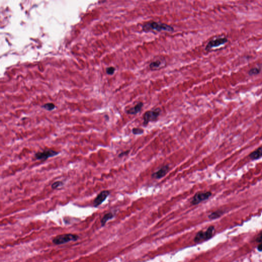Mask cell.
Wrapping results in <instances>:
<instances>
[{"mask_svg":"<svg viewBox=\"0 0 262 262\" xmlns=\"http://www.w3.org/2000/svg\"><path fill=\"white\" fill-rule=\"evenodd\" d=\"M143 105L144 104L142 102H139L135 106L127 111V113L129 115H136L141 111Z\"/></svg>","mask_w":262,"mask_h":262,"instance_id":"obj_11","label":"cell"},{"mask_svg":"<svg viewBox=\"0 0 262 262\" xmlns=\"http://www.w3.org/2000/svg\"><path fill=\"white\" fill-rule=\"evenodd\" d=\"M115 71V68L113 67L107 68L106 69V73L109 75H113Z\"/></svg>","mask_w":262,"mask_h":262,"instance_id":"obj_19","label":"cell"},{"mask_svg":"<svg viewBox=\"0 0 262 262\" xmlns=\"http://www.w3.org/2000/svg\"><path fill=\"white\" fill-rule=\"evenodd\" d=\"M63 185H64V183L63 182L58 181H56V182H54L53 183H52L51 185V188L53 189H55L61 186H63Z\"/></svg>","mask_w":262,"mask_h":262,"instance_id":"obj_18","label":"cell"},{"mask_svg":"<svg viewBox=\"0 0 262 262\" xmlns=\"http://www.w3.org/2000/svg\"><path fill=\"white\" fill-rule=\"evenodd\" d=\"M110 195V191L108 190L102 191L98 194L96 197L93 201V206L97 207L98 206L100 205Z\"/></svg>","mask_w":262,"mask_h":262,"instance_id":"obj_8","label":"cell"},{"mask_svg":"<svg viewBox=\"0 0 262 262\" xmlns=\"http://www.w3.org/2000/svg\"><path fill=\"white\" fill-rule=\"evenodd\" d=\"M261 71L262 68L261 67H256L249 70L248 72V74L249 76H254L259 74Z\"/></svg>","mask_w":262,"mask_h":262,"instance_id":"obj_14","label":"cell"},{"mask_svg":"<svg viewBox=\"0 0 262 262\" xmlns=\"http://www.w3.org/2000/svg\"><path fill=\"white\" fill-rule=\"evenodd\" d=\"M228 41L227 37H218L214 39H212L208 41V43L206 45V51H210L214 48H218L221 46L224 45Z\"/></svg>","mask_w":262,"mask_h":262,"instance_id":"obj_5","label":"cell"},{"mask_svg":"<svg viewBox=\"0 0 262 262\" xmlns=\"http://www.w3.org/2000/svg\"><path fill=\"white\" fill-rule=\"evenodd\" d=\"M169 170V165H164L158 171L152 174V177L155 179H160L167 175Z\"/></svg>","mask_w":262,"mask_h":262,"instance_id":"obj_10","label":"cell"},{"mask_svg":"<svg viewBox=\"0 0 262 262\" xmlns=\"http://www.w3.org/2000/svg\"><path fill=\"white\" fill-rule=\"evenodd\" d=\"M258 249L259 251H262V243H261L260 245L258 246Z\"/></svg>","mask_w":262,"mask_h":262,"instance_id":"obj_22","label":"cell"},{"mask_svg":"<svg viewBox=\"0 0 262 262\" xmlns=\"http://www.w3.org/2000/svg\"><path fill=\"white\" fill-rule=\"evenodd\" d=\"M223 214V212L222 210H217L216 212L211 213L209 216L208 218L210 219H216L221 217Z\"/></svg>","mask_w":262,"mask_h":262,"instance_id":"obj_15","label":"cell"},{"mask_svg":"<svg viewBox=\"0 0 262 262\" xmlns=\"http://www.w3.org/2000/svg\"><path fill=\"white\" fill-rule=\"evenodd\" d=\"M59 152L51 149H45L42 152H37L35 155V158L38 160H46L47 159L58 155Z\"/></svg>","mask_w":262,"mask_h":262,"instance_id":"obj_6","label":"cell"},{"mask_svg":"<svg viewBox=\"0 0 262 262\" xmlns=\"http://www.w3.org/2000/svg\"><path fill=\"white\" fill-rule=\"evenodd\" d=\"M114 217V214H113L112 212H109L106 214H104V216L102 217V220H101V225L102 226H104L106 224V223L107 222V221L113 219Z\"/></svg>","mask_w":262,"mask_h":262,"instance_id":"obj_13","label":"cell"},{"mask_svg":"<svg viewBox=\"0 0 262 262\" xmlns=\"http://www.w3.org/2000/svg\"><path fill=\"white\" fill-rule=\"evenodd\" d=\"M214 226H210L207 228L205 232L200 231L198 232L195 236L194 241L195 242H199L202 241L208 240L214 235Z\"/></svg>","mask_w":262,"mask_h":262,"instance_id":"obj_4","label":"cell"},{"mask_svg":"<svg viewBox=\"0 0 262 262\" xmlns=\"http://www.w3.org/2000/svg\"><path fill=\"white\" fill-rule=\"evenodd\" d=\"M144 130L141 128H134L132 129V133L135 135H139L143 134Z\"/></svg>","mask_w":262,"mask_h":262,"instance_id":"obj_16","label":"cell"},{"mask_svg":"<svg viewBox=\"0 0 262 262\" xmlns=\"http://www.w3.org/2000/svg\"><path fill=\"white\" fill-rule=\"evenodd\" d=\"M79 238L77 234H63L54 237L52 242L55 245H61L71 241H76Z\"/></svg>","mask_w":262,"mask_h":262,"instance_id":"obj_2","label":"cell"},{"mask_svg":"<svg viewBox=\"0 0 262 262\" xmlns=\"http://www.w3.org/2000/svg\"><path fill=\"white\" fill-rule=\"evenodd\" d=\"M161 113V110L159 108L145 112L143 116V125L147 126L150 122H154L157 120L158 117L160 115Z\"/></svg>","mask_w":262,"mask_h":262,"instance_id":"obj_3","label":"cell"},{"mask_svg":"<svg viewBox=\"0 0 262 262\" xmlns=\"http://www.w3.org/2000/svg\"><path fill=\"white\" fill-rule=\"evenodd\" d=\"M166 65V61L165 59H158L152 61L149 64V69L151 70H158L165 67Z\"/></svg>","mask_w":262,"mask_h":262,"instance_id":"obj_9","label":"cell"},{"mask_svg":"<svg viewBox=\"0 0 262 262\" xmlns=\"http://www.w3.org/2000/svg\"><path fill=\"white\" fill-rule=\"evenodd\" d=\"M142 30L143 32H173L174 31L173 27L167 24L161 23V22L151 21L145 23L142 25Z\"/></svg>","mask_w":262,"mask_h":262,"instance_id":"obj_1","label":"cell"},{"mask_svg":"<svg viewBox=\"0 0 262 262\" xmlns=\"http://www.w3.org/2000/svg\"><path fill=\"white\" fill-rule=\"evenodd\" d=\"M256 241V242H258L262 243V232L260 233L259 236H258Z\"/></svg>","mask_w":262,"mask_h":262,"instance_id":"obj_21","label":"cell"},{"mask_svg":"<svg viewBox=\"0 0 262 262\" xmlns=\"http://www.w3.org/2000/svg\"><path fill=\"white\" fill-rule=\"evenodd\" d=\"M262 157V145L254 152H252L251 154L249 155V157L252 160H257L258 159L261 158Z\"/></svg>","mask_w":262,"mask_h":262,"instance_id":"obj_12","label":"cell"},{"mask_svg":"<svg viewBox=\"0 0 262 262\" xmlns=\"http://www.w3.org/2000/svg\"><path fill=\"white\" fill-rule=\"evenodd\" d=\"M130 150H127V151H125L124 152H121L119 154L118 157H119V158H121V157H124V156H128V155L130 153Z\"/></svg>","mask_w":262,"mask_h":262,"instance_id":"obj_20","label":"cell"},{"mask_svg":"<svg viewBox=\"0 0 262 262\" xmlns=\"http://www.w3.org/2000/svg\"><path fill=\"white\" fill-rule=\"evenodd\" d=\"M212 196V193L210 191L198 192L196 193L193 197L191 201V204L193 205H196L208 200Z\"/></svg>","mask_w":262,"mask_h":262,"instance_id":"obj_7","label":"cell"},{"mask_svg":"<svg viewBox=\"0 0 262 262\" xmlns=\"http://www.w3.org/2000/svg\"><path fill=\"white\" fill-rule=\"evenodd\" d=\"M42 107L44 109H45L46 110H47L52 111L53 110H54L55 108V106L52 103H48V104H44Z\"/></svg>","mask_w":262,"mask_h":262,"instance_id":"obj_17","label":"cell"}]
</instances>
